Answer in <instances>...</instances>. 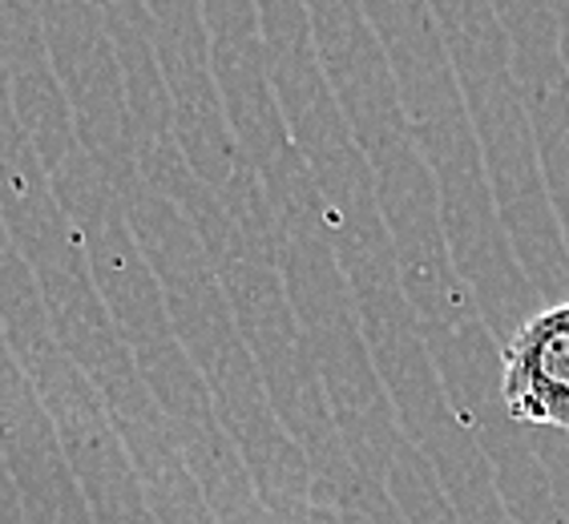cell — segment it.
Masks as SVG:
<instances>
[{
	"label": "cell",
	"instance_id": "6da1fadb",
	"mask_svg": "<svg viewBox=\"0 0 569 524\" xmlns=\"http://www.w3.org/2000/svg\"><path fill=\"white\" fill-rule=\"evenodd\" d=\"M501 400L517 424L569 432V303L537 311L505 343Z\"/></svg>",
	"mask_w": 569,
	"mask_h": 524
}]
</instances>
